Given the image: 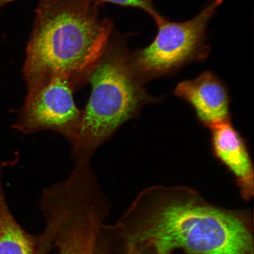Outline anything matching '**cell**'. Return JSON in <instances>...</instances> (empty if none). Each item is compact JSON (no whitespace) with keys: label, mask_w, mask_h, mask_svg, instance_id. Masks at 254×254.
Wrapping results in <instances>:
<instances>
[{"label":"cell","mask_w":254,"mask_h":254,"mask_svg":"<svg viewBox=\"0 0 254 254\" xmlns=\"http://www.w3.org/2000/svg\"><path fill=\"white\" fill-rule=\"evenodd\" d=\"M115 254H166L152 244L147 243H121L115 241Z\"/></svg>","instance_id":"10"},{"label":"cell","mask_w":254,"mask_h":254,"mask_svg":"<svg viewBox=\"0 0 254 254\" xmlns=\"http://www.w3.org/2000/svg\"><path fill=\"white\" fill-rule=\"evenodd\" d=\"M174 95L190 105L196 118L209 129L230 123V97L226 85L211 71L181 82Z\"/></svg>","instance_id":"7"},{"label":"cell","mask_w":254,"mask_h":254,"mask_svg":"<svg viewBox=\"0 0 254 254\" xmlns=\"http://www.w3.org/2000/svg\"><path fill=\"white\" fill-rule=\"evenodd\" d=\"M224 0H211L191 20L171 21L160 15L158 30L150 45L131 52L133 65L142 80L173 74L183 66L207 58V26Z\"/></svg>","instance_id":"5"},{"label":"cell","mask_w":254,"mask_h":254,"mask_svg":"<svg viewBox=\"0 0 254 254\" xmlns=\"http://www.w3.org/2000/svg\"><path fill=\"white\" fill-rule=\"evenodd\" d=\"M94 254H111L109 252V250H107L106 249H104V248H99V249H97L95 250Z\"/></svg>","instance_id":"12"},{"label":"cell","mask_w":254,"mask_h":254,"mask_svg":"<svg viewBox=\"0 0 254 254\" xmlns=\"http://www.w3.org/2000/svg\"><path fill=\"white\" fill-rule=\"evenodd\" d=\"M39 207L45 227L37 236L38 254H94L111 205L90 161L44 189Z\"/></svg>","instance_id":"4"},{"label":"cell","mask_w":254,"mask_h":254,"mask_svg":"<svg viewBox=\"0 0 254 254\" xmlns=\"http://www.w3.org/2000/svg\"><path fill=\"white\" fill-rule=\"evenodd\" d=\"M117 241L147 243L162 253L254 254L250 212L220 207L195 190L157 186L143 190L113 225Z\"/></svg>","instance_id":"1"},{"label":"cell","mask_w":254,"mask_h":254,"mask_svg":"<svg viewBox=\"0 0 254 254\" xmlns=\"http://www.w3.org/2000/svg\"><path fill=\"white\" fill-rule=\"evenodd\" d=\"M100 4L104 2H110L113 4L131 7L142 9L150 15L154 20L161 14L154 7L153 0H95Z\"/></svg>","instance_id":"11"},{"label":"cell","mask_w":254,"mask_h":254,"mask_svg":"<svg viewBox=\"0 0 254 254\" xmlns=\"http://www.w3.org/2000/svg\"><path fill=\"white\" fill-rule=\"evenodd\" d=\"M4 166L0 163V254H38L37 236L20 226L6 201L2 183Z\"/></svg>","instance_id":"9"},{"label":"cell","mask_w":254,"mask_h":254,"mask_svg":"<svg viewBox=\"0 0 254 254\" xmlns=\"http://www.w3.org/2000/svg\"><path fill=\"white\" fill-rule=\"evenodd\" d=\"M88 81L90 97L71 142L77 163L90 161L97 149L121 126L155 100L146 91L122 39L110 38Z\"/></svg>","instance_id":"3"},{"label":"cell","mask_w":254,"mask_h":254,"mask_svg":"<svg viewBox=\"0 0 254 254\" xmlns=\"http://www.w3.org/2000/svg\"><path fill=\"white\" fill-rule=\"evenodd\" d=\"M14 1L15 0H0V8L4 7V5H7L8 3Z\"/></svg>","instance_id":"13"},{"label":"cell","mask_w":254,"mask_h":254,"mask_svg":"<svg viewBox=\"0 0 254 254\" xmlns=\"http://www.w3.org/2000/svg\"><path fill=\"white\" fill-rule=\"evenodd\" d=\"M75 90L68 79L59 77L27 88L24 104L17 111L12 128L25 134L52 130L71 142L82 115L73 96Z\"/></svg>","instance_id":"6"},{"label":"cell","mask_w":254,"mask_h":254,"mask_svg":"<svg viewBox=\"0 0 254 254\" xmlns=\"http://www.w3.org/2000/svg\"><path fill=\"white\" fill-rule=\"evenodd\" d=\"M211 130L212 154L233 175L247 201L254 193V165L245 139L231 122Z\"/></svg>","instance_id":"8"},{"label":"cell","mask_w":254,"mask_h":254,"mask_svg":"<svg viewBox=\"0 0 254 254\" xmlns=\"http://www.w3.org/2000/svg\"><path fill=\"white\" fill-rule=\"evenodd\" d=\"M95 0H40L23 72L27 88L55 77L77 90L89 81L106 49L113 23Z\"/></svg>","instance_id":"2"}]
</instances>
